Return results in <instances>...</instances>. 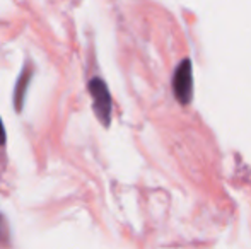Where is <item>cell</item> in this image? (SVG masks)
<instances>
[{
	"mask_svg": "<svg viewBox=\"0 0 251 249\" xmlns=\"http://www.w3.org/2000/svg\"><path fill=\"white\" fill-rule=\"evenodd\" d=\"M33 79V67L26 65L21 72L19 79L16 82V89H14V108L17 111H23L24 101H26V92L27 87H29V82Z\"/></svg>",
	"mask_w": 251,
	"mask_h": 249,
	"instance_id": "3",
	"label": "cell"
},
{
	"mask_svg": "<svg viewBox=\"0 0 251 249\" xmlns=\"http://www.w3.org/2000/svg\"><path fill=\"white\" fill-rule=\"evenodd\" d=\"M173 94L181 106H188L193 97V65L190 58H183L173 73Z\"/></svg>",
	"mask_w": 251,
	"mask_h": 249,
	"instance_id": "2",
	"label": "cell"
},
{
	"mask_svg": "<svg viewBox=\"0 0 251 249\" xmlns=\"http://www.w3.org/2000/svg\"><path fill=\"white\" fill-rule=\"evenodd\" d=\"M7 140V133H5V126H3V121L0 118V145H5Z\"/></svg>",
	"mask_w": 251,
	"mask_h": 249,
	"instance_id": "4",
	"label": "cell"
},
{
	"mask_svg": "<svg viewBox=\"0 0 251 249\" xmlns=\"http://www.w3.org/2000/svg\"><path fill=\"white\" fill-rule=\"evenodd\" d=\"M87 89L93 97V108L96 118L101 121L102 126H109L111 123V111H113V99L106 82L101 77H93L87 84Z\"/></svg>",
	"mask_w": 251,
	"mask_h": 249,
	"instance_id": "1",
	"label": "cell"
}]
</instances>
